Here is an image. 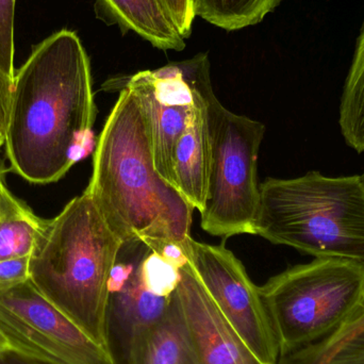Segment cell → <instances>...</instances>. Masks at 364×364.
Masks as SVG:
<instances>
[{
	"label": "cell",
	"mask_w": 364,
	"mask_h": 364,
	"mask_svg": "<svg viewBox=\"0 0 364 364\" xmlns=\"http://www.w3.org/2000/svg\"><path fill=\"white\" fill-rule=\"evenodd\" d=\"M96 117L89 57L62 29L15 72L6 132L10 171L34 184L60 181L78 161Z\"/></svg>",
	"instance_id": "6da1fadb"
},
{
	"label": "cell",
	"mask_w": 364,
	"mask_h": 364,
	"mask_svg": "<svg viewBox=\"0 0 364 364\" xmlns=\"http://www.w3.org/2000/svg\"><path fill=\"white\" fill-rule=\"evenodd\" d=\"M117 90L85 191L122 241L182 243L191 235L195 209L158 173L149 117L138 96L127 87Z\"/></svg>",
	"instance_id": "7a4b0ae2"
},
{
	"label": "cell",
	"mask_w": 364,
	"mask_h": 364,
	"mask_svg": "<svg viewBox=\"0 0 364 364\" xmlns=\"http://www.w3.org/2000/svg\"><path fill=\"white\" fill-rule=\"evenodd\" d=\"M123 243L85 191L45 220L29 257L36 290L105 350L109 282Z\"/></svg>",
	"instance_id": "3957f363"
},
{
	"label": "cell",
	"mask_w": 364,
	"mask_h": 364,
	"mask_svg": "<svg viewBox=\"0 0 364 364\" xmlns=\"http://www.w3.org/2000/svg\"><path fill=\"white\" fill-rule=\"evenodd\" d=\"M255 235L314 258L364 264L363 177H327L312 171L260 183Z\"/></svg>",
	"instance_id": "277c9868"
},
{
	"label": "cell",
	"mask_w": 364,
	"mask_h": 364,
	"mask_svg": "<svg viewBox=\"0 0 364 364\" xmlns=\"http://www.w3.org/2000/svg\"><path fill=\"white\" fill-rule=\"evenodd\" d=\"M280 357L333 335L364 299V264L316 258L259 287Z\"/></svg>",
	"instance_id": "5b68a950"
},
{
	"label": "cell",
	"mask_w": 364,
	"mask_h": 364,
	"mask_svg": "<svg viewBox=\"0 0 364 364\" xmlns=\"http://www.w3.org/2000/svg\"><path fill=\"white\" fill-rule=\"evenodd\" d=\"M205 97L211 162L201 228L225 240L255 235L260 201L258 158L265 126L225 108L212 85Z\"/></svg>",
	"instance_id": "8992f818"
},
{
	"label": "cell",
	"mask_w": 364,
	"mask_h": 364,
	"mask_svg": "<svg viewBox=\"0 0 364 364\" xmlns=\"http://www.w3.org/2000/svg\"><path fill=\"white\" fill-rule=\"evenodd\" d=\"M181 267L142 240L124 242L109 282L106 350L113 364H134L151 329L166 316Z\"/></svg>",
	"instance_id": "52a82bcc"
},
{
	"label": "cell",
	"mask_w": 364,
	"mask_h": 364,
	"mask_svg": "<svg viewBox=\"0 0 364 364\" xmlns=\"http://www.w3.org/2000/svg\"><path fill=\"white\" fill-rule=\"evenodd\" d=\"M11 354L42 364H113L108 352L49 303L30 279L0 294Z\"/></svg>",
	"instance_id": "ba28073f"
},
{
	"label": "cell",
	"mask_w": 364,
	"mask_h": 364,
	"mask_svg": "<svg viewBox=\"0 0 364 364\" xmlns=\"http://www.w3.org/2000/svg\"><path fill=\"white\" fill-rule=\"evenodd\" d=\"M197 277L225 318L252 352L267 364H277L279 348L260 290L243 263L224 244L210 245L186 237L182 243Z\"/></svg>",
	"instance_id": "9c48e42d"
},
{
	"label": "cell",
	"mask_w": 364,
	"mask_h": 364,
	"mask_svg": "<svg viewBox=\"0 0 364 364\" xmlns=\"http://www.w3.org/2000/svg\"><path fill=\"white\" fill-rule=\"evenodd\" d=\"M208 63V55L199 53L192 59L143 70L104 85L108 91L127 87L138 96L149 117L156 168L173 186L175 149L194 108L199 73Z\"/></svg>",
	"instance_id": "30bf717a"
},
{
	"label": "cell",
	"mask_w": 364,
	"mask_h": 364,
	"mask_svg": "<svg viewBox=\"0 0 364 364\" xmlns=\"http://www.w3.org/2000/svg\"><path fill=\"white\" fill-rule=\"evenodd\" d=\"M178 299L191 364H267L258 358L218 309L191 265L181 267Z\"/></svg>",
	"instance_id": "8fae6325"
},
{
	"label": "cell",
	"mask_w": 364,
	"mask_h": 364,
	"mask_svg": "<svg viewBox=\"0 0 364 364\" xmlns=\"http://www.w3.org/2000/svg\"><path fill=\"white\" fill-rule=\"evenodd\" d=\"M209 85H211V78L210 63H208L199 73L194 108L177 143L174 155L175 188L199 212L205 208L211 162L205 97V89Z\"/></svg>",
	"instance_id": "7c38bea8"
},
{
	"label": "cell",
	"mask_w": 364,
	"mask_h": 364,
	"mask_svg": "<svg viewBox=\"0 0 364 364\" xmlns=\"http://www.w3.org/2000/svg\"><path fill=\"white\" fill-rule=\"evenodd\" d=\"M97 10L124 31H134L162 50H182L184 38L159 0H95Z\"/></svg>",
	"instance_id": "4fadbf2b"
},
{
	"label": "cell",
	"mask_w": 364,
	"mask_h": 364,
	"mask_svg": "<svg viewBox=\"0 0 364 364\" xmlns=\"http://www.w3.org/2000/svg\"><path fill=\"white\" fill-rule=\"evenodd\" d=\"M277 364H364V299L333 335L279 357Z\"/></svg>",
	"instance_id": "5bb4252c"
},
{
	"label": "cell",
	"mask_w": 364,
	"mask_h": 364,
	"mask_svg": "<svg viewBox=\"0 0 364 364\" xmlns=\"http://www.w3.org/2000/svg\"><path fill=\"white\" fill-rule=\"evenodd\" d=\"M45 220L0 183V261L28 258Z\"/></svg>",
	"instance_id": "9a60e30c"
},
{
	"label": "cell",
	"mask_w": 364,
	"mask_h": 364,
	"mask_svg": "<svg viewBox=\"0 0 364 364\" xmlns=\"http://www.w3.org/2000/svg\"><path fill=\"white\" fill-rule=\"evenodd\" d=\"M134 364H191L190 346L178 290L166 316L145 338Z\"/></svg>",
	"instance_id": "2e32d148"
},
{
	"label": "cell",
	"mask_w": 364,
	"mask_h": 364,
	"mask_svg": "<svg viewBox=\"0 0 364 364\" xmlns=\"http://www.w3.org/2000/svg\"><path fill=\"white\" fill-rule=\"evenodd\" d=\"M339 124L346 144L364 153V25L344 85Z\"/></svg>",
	"instance_id": "e0dca14e"
},
{
	"label": "cell",
	"mask_w": 364,
	"mask_h": 364,
	"mask_svg": "<svg viewBox=\"0 0 364 364\" xmlns=\"http://www.w3.org/2000/svg\"><path fill=\"white\" fill-rule=\"evenodd\" d=\"M196 16L227 31L257 25L282 0H193Z\"/></svg>",
	"instance_id": "ac0fdd59"
},
{
	"label": "cell",
	"mask_w": 364,
	"mask_h": 364,
	"mask_svg": "<svg viewBox=\"0 0 364 364\" xmlns=\"http://www.w3.org/2000/svg\"><path fill=\"white\" fill-rule=\"evenodd\" d=\"M16 0H0V70L14 82V23Z\"/></svg>",
	"instance_id": "d6986e66"
},
{
	"label": "cell",
	"mask_w": 364,
	"mask_h": 364,
	"mask_svg": "<svg viewBox=\"0 0 364 364\" xmlns=\"http://www.w3.org/2000/svg\"><path fill=\"white\" fill-rule=\"evenodd\" d=\"M164 10L170 15L177 31L186 40L192 32L194 21V2L193 0H159Z\"/></svg>",
	"instance_id": "ffe728a7"
},
{
	"label": "cell",
	"mask_w": 364,
	"mask_h": 364,
	"mask_svg": "<svg viewBox=\"0 0 364 364\" xmlns=\"http://www.w3.org/2000/svg\"><path fill=\"white\" fill-rule=\"evenodd\" d=\"M29 280V257L0 261V294Z\"/></svg>",
	"instance_id": "44dd1931"
},
{
	"label": "cell",
	"mask_w": 364,
	"mask_h": 364,
	"mask_svg": "<svg viewBox=\"0 0 364 364\" xmlns=\"http://www.w3.org/2000/svg\"><path fill=\"white\" fill-rule=\"evenodd\" d=\"M13 82L0 70V134L6 138Z\"/></svg>",
	"instance_id": "7402d4cb"
},
{
	"label": "cell",
	"mask_w": 364,
	"mask_h": 364,
	"mask_svg": "<svg viewBox=\"0 0 364 364\" xmlns=\"http://www.w3.org/2000/svg\"><path fill=\"white\" fill-rule=\"evenodd\" d=\"M11 350L9 346L8 342L4 339V336L0 333V356H6V355H10Z\"/></svg>",
	"instance_id": "603a6c76"
},
{
	"label": "cell",
	"mask_w": 364,
	"mask_h": 364,
	"mask_svg": "<svg viewBox=\"0 0 364 364\" xmlns=\"http://www.w3.org/2000/svg\"><path fill=\"white\" fill-rule=\"evenodd\" d=\"M0 364H17L16 356L12 354L0 356Z\"/></svg>",
	"instance_id": "cb8c5ba5"
},
{
	"label": "cell",
	"mask_w": 364,
	"mask_h": 364,
	"mask_svg": "<svg viewBox=\"0 0 364 364\" xmlns=\"http://www.w3.org/2000/svg\"><path fill=\"white\" fill-rule=\"evenodd\" d=\"M18 364H42L36 363V361L28 360V359L21 358V357H18Z\"/></svg>",
	"instance_id": "d4e9b609"
},
{
	"label": "cell",
	"mask_w": 364,
	"mask_h": 364,
	"mask_svg": "<svg viewBox=\"0 0 364 364\" xmlns=\"http://www.w3.org/2000/svg\"><path fill=\"white\" fill-rule=\"evenodd\" d=\"M4 142H6V138H4V136L0 134V149H1L2 145L4 144Z\"/></svg>",
	"instance_id": "484cf974"
},
{
	"label": "cell",
	"mask_w": 364,
	"mask_h": 364,
	"mask_svg": "<svg viewBox=\"0 0 364 364\" xmlns=\"http://www.w3.org/2000/svg\"><path fill=\"white\" fill-rule=\"evenodd\" d=\"M2 181H4V179H2L1 172H0V183H1Z\"/></svg>",
	"instance_id": "4316f807"
}]
</instances>
